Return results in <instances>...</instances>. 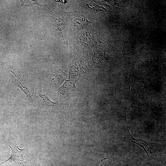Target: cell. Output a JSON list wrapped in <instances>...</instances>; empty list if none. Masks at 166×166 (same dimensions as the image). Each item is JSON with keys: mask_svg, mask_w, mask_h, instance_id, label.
Wrapping results in <instances>:
<instances>
[{"mask_svg": "<svg viewBox=\"0 0 166 166\" xmlns=\"http://www.w3.org/2000/svg\"><path fill=\"white\" fill-rule=\"evenodd\" d=\"M9 146L12 151V154L10 158L7 159V160L3 162L0 165H1L2 164L4 163L7 161H13L15 162V163L18 165L19 166H22L21 162H23L22 158L21 157L22 152V151L23 150H20L19 148V150H17L16 148V151H15L14 148H12V147L10 146Z\"/></svg>", "mask_w": 166, "mask_h": 166, "instance_id": "1", "label": "cell"}, {"mask_svg": "<svg viewBox=\"0 0 166 166\" xmlns=\"http://www.w3.org/2000/svg\"><path fill=\"white\" fill-rule=\"evenodd\" d=\"M88 24V21L84 18H78L74 20V25L75 28L80 30L83 29Z\"/></svg>", "mask_w": 166, "mask_h": 166, "instance_id": "2", "label": "cell"}]
</instances>
